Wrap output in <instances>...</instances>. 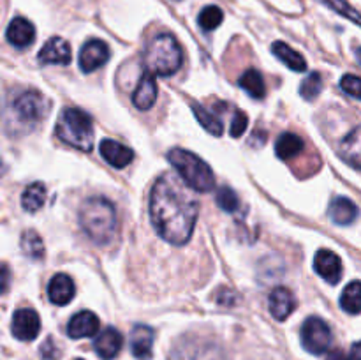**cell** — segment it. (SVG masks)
<instances>
[{
    "instance_id": "cell-12",
    "label": "cell",
    "mask_w": 361,
    "mask_h": 360,
    "mask_svg": "<svg viewBox=\"0 0 361 360\" xmlns=\"http://www.w3.org/2000/svg\"><path fill=\"white\" fill-rule=\"evenodd\" d=\"M39 62L41 64H59V66H69L73 53H71V44L62 37H51L46 41L42 46L41 52L37 55Z\"/></svg>"
},
{
    "instance_id": "cell-33",
    "label": "cell",
    "mask_w": 361,
    "mask_h": 360,
    "mask_svg": "<svg viewBox=\"0 0 361 360\" xmlns=\"http://www.w3.org/2000/svg\"><path fill=\"white\" fill-rule=\"evenodd\" d=\"M341 88L351 97L361 101V78L356 74H344L341 80Z\"/></svg>"
},
{
    "instance_id": "cell-28",
    "label": "cell",
    "mask_w": 361,
    "mask_h": 360,
    "mask_svg": "<svg viewBox=\"0 0 361 360\" xmlns=\"http://www.w3.org/2000/svg\"><path fill=\"white\" fill-rule=\"evenodd\" d=\"M192 112L194 115H196L197 122H200L208 133H212L214 136H222V133H224V129H222V122L214 112L207 109L204 106L196 104V102L192 104Z\"/></svg>"
},
{
    "instance_id": "cell-23",
    "label": "cell",
    "mask_w": 361,
    "mask_h": 360,
    "mask_svg": "<svg viewBox=\"0 0 361 360\" xmlns=\"http://www.w3.org/2000/svg\"><path fill=\"white\" fill-rule=\"evenodd\" d=\"M303 148H305V143H303L302 138L295 133L281 134L277 143H275V152H277L279 157L284 159V161L296 157Z\"/></svg>"
},
{
    "instance_id": "cell-15",
    "label": "cell",
    "mask_w": 361,
    "mask_h": 360,
    "mask_svg": "<svg viewBox=\"0 0 361 360\" xmlns=\"http://www.w3.org/2000/svg\"><path fill=\"white\" fill-rule=\"evenodd\" d=\"M99 152H101L102 159L113 166V168H126L130 164L134 159L133 148L126 147V145L118 143L115 140H102L99 143Z\"/></svg>"
},
{
    "instance_id": "cell-9",
    "label": "cell",
    "mask_w": 361,
    "mask_h": 360,
    "mask_svg": "<svg viewBox=\"0 0 361 360\" xmlns=\"http://www.w3.org/2000/svg\"><path fill=\"white\" fill-rule=\"evenodd\" d=\"M109 60V46L101 39H90L80 52V67L83 73H94Z\"/></svg>"
},
{
    "instance_id": "cell-16",
    "label": "cell",
    "mask_w": 361,
    "mask_h": 360,
    "mask_svg": "<svg viewBox=\"0 0 361 360\" xmlns=\"http://www.w3.org/2000/svg\"><path fill=\"white\" fill-rule=\"evenodd\" d=\"M7 41L16 48H28L35 41V27L27 18H14L6 30Z\"/></svg>"
},
{
    "instance_id": "cell-21",
    "label": "cell",
    "mask_w": 361,
    "mask_h": 360,
    "mask_svg": "<svg viewBox=\"0 0 361 360\" xmlns=\"http://www.w3.org/2000/svg\"><path fill=\"white\" fill-rule=\"evenodd\" d=\"M328 214H330L331 221H334L335 224L348 226L353 224V222L356 221V217H358V207H356L349 198L338 196L331 200Z\"/></svg>"
},
{
    "instance_id": "cell-37",
    "label": "cell",
    "mask_w": 361,
    "mask_h": 360,
    "mask_svg": "<svg viewBox=\"0 0 361 360\" xmlns=\"http://www.w3.org/2000/svg\"><path fill=\"white\" fill-rule=\"evenodd\" d=\"M7 281H9V274H7V267L4 265V292L7 289Z\"/></svg>"
},
{
    "instance_id": "cell-10",
    "label": "cell",
    "mask_w": 361,
    "mask_h": 360,
    "mask_svg": "<svg viewBox=\"0 0 361 360\" xmlns=\"http://www.w3.org/2000/svg\"><path fill=\"white\" fill-rule=\"evenodd\" d=\"M314 270L330 284H337L342 277V261L334 251L319 249L314 256Z\"/></svg>"
},
{
    "instance_id": "cell-7",
    "label": "cell",
    "mask_w": 361,
    "mask_h": 360,
    "mask_svg": "<svg viewBox=\"0 0 361 360\" xmlns=\"http://www.w3.org/2000/svg\"><path fill=\"white\" fill-rule=\"evenodd\" d=\"M49 101L37 90H25L13 99V113L25 124H35L48 113Z\"/></svg>"
},
{
    "instance_id": "cell-5",
    "label": "cell",
    "mask_w": 361,
    "mask_h": 360,
    "mask_svg": "<svg viewBox=\"0 0 361 360\" xmlns=\"http://www.w3.org/2000/svg\"><path fill=\"white\" fill-rule=\"evenodd\" d=\"M168 161L176 169L180 179L192 191H197V193H210L214 189V172L196 154H192L189 150H183V148H173V150L168 152Z\"/></svg>"
},
{
    "instance_id": "cell-8",
    "label": "cell",
    "mask_w": 361,
    "mask_h": 360,
    "mask_svg": "<svg viewBox=\"0 0 361 360\" xmlns=\"http://www.w3.org/2000/svg\"><path fill=\"white\" fill-rule=\"evenodd\" d=\"M41 330V320L39 314L30 307H21L13 314L11 332L18 341H34Z\"/></svg>"
},
{
    "instance_id": "cell-32",
    "label": "cell",
    "mask_w": 361,
    "mask_h": 360,
    "mask_svg": "<svg viewBox=\"0 0 361 360\" xmlns=\"http://www.w3.org/2000/svg\"><path fill=\"white\" fill-rule=\"evenodd\" d=\"M217 205L224 212H236L240 207V200L231 187H221L217 191Z\"/></svg>"
},
{
    "instance_id": "cell-34",
    "label": "cell",
    "mask_w": 361,
    "mask_h": 360,
    "mask_svg": "<svg viewBox=\"0 0 361 360\" xmlns=\"http://www.w3.org/2000/svg\"><path fill=\"white\" fill-rule=\"evenodd\" d=\"M247 126H249V116H247L243 112H236L231 120V129H229V134H231L233 138H240L247 131Z\"/></svg>"
},
{
    "instance_id": "cell-17",
    "label": "cell",
    "mask_w": 361,
    "mask_h": 360,
    "mask_svg": "<svg viewBox=\"0 0 361 360\" xmlns=\"http://www.w3.org/2000/svg\"><path fill=\"white\" fill-rule=\"evenodd\" d=\"M154 330L147 325H136L130 332V352L137 360H150L152 359V346H154Z\"/></svg>"
},
{
    "instance_id": "cell-18",
    "label": "cell",
    "mask_w": 361,
    "mask_h": 360,
    "mask_svg": "<svg viewBox=\"0 0 361 360\" xmlns=\"http://www.w3.org/2000/svg\"><path fill=\"white\" fill-rule=\"evenodd\" d=\"M76 286L67 274L53 275L48 284V296L55 306H67L74 299Z\"/></svg>"
},
{
    "instance_id": "cell-11",
    "label": "cell",
    "mask_w": 361,
    "mask_h": 360,
    "mask_svg": "<svg viewBox=\"0 0 361 360\" xmlns=\"http://www.w3.org/2000/svg\"><path fill=\"white\" fill-rule=\"evenodd\" d=\"M99 327H101V321L92 311H80L67 323V335L71 339L94 337L99 334Z\"/></svg>"
},
{
    "instance_id": "cell-39",
    "label": "cell",
    "mask_w": 361,
    "mask_h": 360,
    "mask_svg": "<svg viewBox=\"0 0 361 360\" xmlns=\"http://www.w3.org/2000/svg\"><path fill=\"white\" fill-rule=\"evenodd\" d=\"M175 2H180V0H175Z\"/></svg>"
},
{
    "instance_id": "cell-13",
    "label": "cell",
    "mask_w": 361,
    "mask_h": 360,
    "mask_svg": "<svg viewBox=\"0 0 361 360\" xmlns=\"http://www.w3.org/2000/svg\"><path fill=\"white\" fill-rule=\"evenodd\" d=\"M268 306H270V313L275 320L284 321L296 309V299L291 289L286 288V286H279L270 293Z\"/></svg>"
},
{
    "instance_id": "cell-40",
    "label": "cell",
    "mask_w": 361,
    "mask_h": 360,
    "mask_svg": "<svg viewBox=\"0 0 361 360\" xmlns=\"http://www.w3.org/2000/svg\"><path fill=\"white\" fill-rule=\"evenodd\" d=\"M76 360H83V359H76Z\"/></svg>"
},
{
    "instance_id": "cell-6",
    "label": "cell",
    "mask_w": 361,
    "mask_h": 360,
    "mask_svg": "<svg viewBox=\"0 0 361 360\" xmlns=\"http://www.w3.org/2000/svg\"><path fill=\"white\" fill-rule=\"evenodd\" d=\"M300 337H302V344L307 352L314 353V355H323L330 349L334 334H331L330 325L323 318L310 316L302 325Z\"/></svg>"
},
{
    "instance_id": "cell-3",
    "label": "cell",
    "mask_w": 361,
    "mask_h": 360,
    "mask_svg": "<svg viewBox=\"0 0 361 360\" xmlns=\"http://www.w3.org/2000/svg\"><path fill=\"white\" fill-rule=\"evenodd\" d=\"M143 62L148 73L171 76L182 67V48L171 34H159L145 48Z\"/></svg>"
},
{
    "instance_id": "cell-26",
    "label": "cell",
    "mask_w": 361,
    "mask_h": 360,
    "mask_svg": "<svg viewBox=\"0 0 361 360\" xmlns=\"http://www.w3.org/2000/svg\"><path fill=\"white\" fill-rule=\"evenodd\" d=\"M20 246L25 256L32 258V260H41L44 256V244H42V239L39 236V233L34 232V229H25L21 233Z\"/></svg>"
},
{
    "instance_id": "cell-22",
    "label": "cell",
    "mask_w": 361,
    "mask_h": 360,
    "mask_svg": "<svg viewBox=\"0 0 361 360\" xmlns=\"http://www.w3.org/2000/svg\"><path fill=\"white\" fill-rule=\"evenodd\" d=\"M271 53L281 60L284 66H288L291 71H296V73H303L307 69V60L300 55L296 49H293L291 46L286 44L282 41H275L271 44Z\"/></svg>"
},
{
    "instance_id": "cell-38",
    "label": "cell",
    "mask_w": 361,
    "mask_h": 360,
    "mask_svg": "<svg viewBox=\"0 0 361 360\" xmlns=\"http://www.w3.org/2000/svg\"><path fill=\"white\" fill-rule=\"evenodd\" d=\"M356 60H358V64L361 66V48L356 49Z\"/></svg>"
},
{
    "instance_id": "cell-31",
    "label": "cell",
    "mask_w": 361,
    "mask_h": 360,
    "mask_svg": "<svg viewBox=\"0 0 361 360\" xmlns=\"http://www.w3.org/2000/svg\"><path fill=\"white\" fill-rule=\"evenodd\" d=\"M323 90V78H321L319 73H310L309 76L303 80V83L300 85V94H302L303 99L307 101H312Z\"/></svg>"
},
{
    "instance_id": "cell-30",
    "label": "cell",
    "mask_w": 361,
    "mask_h": 360,
    "mask_svg": "<svg viewBox=\"0 0 361 360\" xmlns=\"http://www.w3.org/2000/svg\"><path fill=\"white\" fill-rule=\"evenodd\" d=\"M317 2H321L323 6H326L328 9L334 11V13L348 18L349 21H353V23L360 25L361 27V14L348 2V0H317Z\"/></svg>"
},
{
    "instance_id": "cell-24",
    "label": "cell",
    "mask_w": 361,
    "mask_h": 360,
    "mask_svg": "<svg viewBox=\"0 0 361 360\" xmlns=\"http://www.w3.org/2000/svg\"><path fill=\"white\" fill-rule=\"evenodd\" d=\"M44 201H46V186L42 182L30 184V186L23 191V194H21V207H23V210L30 212V214L41 210Z\"/></svg>"
},
{
    "instance_id": "cell-1",
    "label": "cell",
    "mask_w": 361,
    "mask_h": 360,
    "mask_svg": "<svg viewBox=\"0 0 361 360\" xmlns=\"http://www.w3.org/2000/svg\"><path fill=\"white\" fill-rule=\"evenodd\" d=\"M190 187L175 175H162L150 194V219L159 236L173 246L189 242L196 228L200 203Z\"/></svg>"
},
{
    "instance_id": "cell-2",
    "label": "cell",
    "mask_w": 361,
    "mask_h": 360,
    "mask_svg": "<svg viewBox=\"0 0 361 360\" xmlns=\"http://www.w3.org/2000/svg\"><path fill=\"white\" fill-rule=\"evenodd\" d=\"M80 224L88 239L97 246L113 240L116 233V210L106 198H88L80 208Z\"/></svg>"
},
{
    "instance_id": "cell-20",
    "label": "cell",
    "mask_w": 361,
    "mask_h": 360,
    "mask_svg": "<svg viewBox=\"0 0 361 360\" xmlns=\"http://www.w3.org/2000/svg\"><path fill=\"white\" fill-rule=\"evenodd\" d=\"M338 154L353 168L361 169V127H355L338 145Z\"/></svg>"
},
{
    "instance_id": "cell-14",
    "label": "cell",
    "mask_w": 361,
    "mask_h": 360,
    "mask_svg": "<svg viewBox=\"0 0 361 360\" xmlns=\"http://www.w3.org/2000/svg\"><path fill=\"white\" fill-rule=\"evenodd\" d=\"M123 344V337L115 327H106L104 330L99 332V335L94 341V349L102 360L115 359L120 353Z\"/></svg>"
},
{
    "instance_id": "cell-36",
    "label": "cell",
    "mask_w": 361,
    "mask_h": 360,
    "mask_svg": "<svg viewBox=\"0 0 361 360\" xmlns=\"http://www.w3.org/2000/svg\"><path fill=\"white\" fill-rule=\"evenodd\" d=\"M326 360H345V353L342 352V349H331V352L328 353Z\"/></svg>"
},
{
    "instance_id": "cell-35",
    "label": "cell",
    "mask_w": 361,
    "mask_h": 360,
    "mask_svg": "<svg viewBox=\"0 0 361 360\" xmlns=\"http://www.w3.org/2000/svg\"><path fill=\"white\" fill-rule=\"evenodd\" d=\"M345 360H361V341L355 342L349 349V353L345 355Z\"/></svg>"
},
{
    "instance_id": "cell-19",
    "label": "cell",
    "mask_w": 361,
    "mask_h": 360,
    "mask_svg": "<svg viewBox=\"0 0 361 360\" xmlns=\"http://www.w3.org/2000/svg\"><path fill=\"white\" fill-rule=\"evenodd\" d=\"M155 99H157L155 76L152 73H148V71H145V74L141 76L140 83H137L136 90L133 94V102L137 109L147 112V109H150L155 104Z\"/></svg>"
},
{
    "instance_id": "cell-29",
    "label": "cell",
    "mask_w": 361,
    "mask_h": 360,
    "mask_svg": "<svg viewBox=\"0 0 361 360\" xmlns=\"http://www.w3.org/2000/svg\"><path fill=\"white\" fill-rule=\"evenodd\" d=\"M222 20H224V13H222L221 7L217 6L203 7L200 16H197V23H200V27L207 32L215 30V28L222 23Z\"/></svg>"
},
{
    "instance_id": "cell-4",
    "label": "cell",
    "mask_w": 361,
    "mask_h": 360,
    "mask_svg": "<svg viewBox=\"0 0 361 360\" xmlns=\"http://www.w3.org/2000/svg\"><path fill=\"white\" fill-rule=\"evenodd\" d=\"M56 138L81 152L94 148V122L87 112L78 108H66L59 116L55 129Z\"/></svg>"
},
{
    "instance_id": "cell-25",
    "label": "cell",
    "mask_w": 361,
    "mask_h": 360,
    "mask_svg": "<svg viewBox=\"0 0 361 360\" xmlns=\"http://www.w3.org/2000/svg\"><path fill=\"white\" fill-rule=\"evenodd\" d=\"M238 85L254 99H263L267 95V85H264L263 76L257 69H247L240 76Z\"/></svg>"
},
{
    "instance_id": "cell-27",
    "label": "cell",
    "mask_w": 361,
    "mask_h": 360,
    "mask_svg": "<svg viewBox=\"0 0 361 360\" xmlns=\"http://www.w3.org/2000/svg\"><path fill=\"white\" fill-rule=\"evenodd\" d=\"M341 307L349 314L361 313V282L353 281L344 288L341 295Z\"/></svg>"
}]
</instances>
